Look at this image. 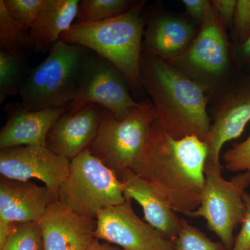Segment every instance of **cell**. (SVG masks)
<instances>
[{
	"instance_id": "1",
	"label": "cell",
	"mask_w": 250,
	"mask_h": 250,
	"mask_svg": "<svg viewBox=\"0 0 250 250\" xmlns=\"http://www.w3.org/2000/svg\"><path fill=\"white\" fill-rule=\"evenodd\" d=\"M208 146L197 136L176 139L159 121L130 170L146 180L174 211L189 216L200 207Z\"/></svg>"
},
{
	"instance_id": "2",
	"label": "cell",
	"mask_w": 250,
	"mask_h": 250,
	"mask_svg": "<svg viewBox=\"0 0 250 250\" xmlns=\"http://www.w3.org/2000/svg\"><path fill=\"white\" fill-rule=\"evenodd\" d=\"M141 80L167 134L176 139L195 136L206 142L212 123L207 112L208 85L164 59L144 54Z\"/></svg>"
},
{
	"instance_id": "3",
	"label": "cell",
	"mask_w": 250,
	"mask_h": 250,
	"mask_svg": "<svg viewBox=\"0 0 250 250\" xmlns=\"http://www.w3.org/2000/svg\"><path fill=\"white\" fill-rule=\"evenodd\" d=\"M146 2L136 3L127 12L103 22L74 23L60 40L90 49L111 62L130 86L141 88L143 38L147 21L143 13Z\"/></svg>"
},
{
	"instance_id": "4",
	"label": "cell",
	"mask_w": 250,
	"mask_h": 250,
	"mask_svg": "<svg viewBox=\"0 0 250 250\" xmlns=\"http://www.w3.org/2000/svg\"><path fill=\"white\" fill-rule=\"evenodd\" d=\"M94 54L83 46L57 41L24 81L19 93L22 106L31 111L70 106Z\"/></svg>"
},
{
	"instance_id": "5",
	"label": "cell",
	"mask_w": 250,
	"mask_h": 250,
	"mask_svg": "<svg viewBox=\"0 0 250 250\" xmlns=\"http://www.w3.org/2000/svg\"><path fill=\"white\" fill-rule=\"evenodd\" d=\"M57 198L79 214L93 219L100 210L126 202L121 179L89 149L70 160Z\"/></svg>"
},
{
	"instance_id": "6",
	"label": "cell",
	"mask_w": 250,
	"mask_h": 250,
	"mask_svg": "<svg viewBox=\"0 0 250 250\" xmlns=\"http://www.w3.org/2000/svg\"><path fill=\"white\" fill-rule=\"evenodd\" d=\"M156 120L157 113L153 104L140 103L121 120L101 108L100 129L90 146V152L119 177L139 159Z\"/></svg>"
},
{
	"instance_id": "7",
	"label": "cell",
	"mask_w": 250,
	"mask_h": 250,
	"mask_svg": "<svg viewBox=\"0 0 250 250\" xmlns=\"http://www.w3.org/2000/svg\"><path fill=\"white\" fill-rule=\"evenodd\" d=\"M223 166L206 164L205 183L200 207L189 217L203 218L208 229L220 238L226 250L234 244L235 229L246 213V190L223 177Z\"/></svg>"
},
{
	"instance_id": "8",
	"label": "cell",
	"mask_w": 250,
	"mask_h": 250,
	"mask_svg": "<svg viewBox=\"0 0 250 250\" xmlns=\"http://www.w3.org/2000/svg\"><path fill=\"white\" fill-rule=\"evenodd\" d=\"M127 84L123 74L111 62L95 53L68 109L95 104L107 109L117 119H123L140 104L131 98Z\"/></svg>"
},
{
	"instance_id": "9",
	"label": "cell",
	"mask_w": 250,
	"mask_h": 250,
	"mask_svg": "<svg viewBox=\"0 0 250 250\" xmlns=\"http://www.w3.org/2000/svg\"><path fill=\"white\" fill-rule=\"evenodd\" d=\"M187 52L171 64L200 78L218 80L226 74L230 65L226 28L211 4Z\"/></svg>"
},
{
	"instance_id": "10",
	"label": "cell",
	"mask_w": 250,
	"mask_h": 250,
	"mask_svg": "<svg viewBox=\"0 0 250 250\" xmlns=\"http://www.w3.org/2000/svg\"><path fill=\"white\" fill-rule=\"evenodd\" d=\"M131 202L99 212L95 238L124 250H175L173 243L135 213Z\"/></svg>"
},
{
	"instance_id": "11",
	"label": "cell",
	"mask_w": 250,
	"mask_h": 250,
	"mask_svg": "<svg viewBox=\"0 0 250 250\" xmlns=\"http://www.w3.org/2000/svg\"><path fill=\"white\" fill-rule=\"evenodd\" d=\"M70 164L46 146H18L0 152L1 177L22 182L39 179L57 195L68 175Z\"/></svg>"
},
{
	"instance_id": "12",
	"label": "cell",
	"mask_w": 250,
	"mask_h": 250,
	"mask_svg": "<svg viewBox=\"0 0 250 250\" xmlns=\"http://www.w3.org/2000/svg\"><path fill=\"white\" fill-rule=\"evenodd\" d=\"M212 121L206 141L208 151L207 164L220 166L224 145L239 138L250 121V77L220 99Z\"/></svg>"
},
{
	"instance_id": "13",
	"label": "cell",
	"mask_w": 250,
	"mask_h": 250,
	"mask_svg": "<svg viewBox=\"0 0 250 250\" xmlns=\"http://www.w3.org/2000/svg\"><path fill=\"white\" fill-rule=\"evenodd\" d=\"M38 224L44 250H86L95 238L96 219L79 214L58 199Z\"/></svg>"
},
{
	"instance_id": "14",
	"label": "cell",
	"mask_w": 250,
	"mask_h": 250,
	"mask_svg": "<svg viewBox=\"0 0 250 250\" xmlns=\"http://www.w3.org/2000/svg\"><path fill=\"white\" fill-rule=\"evenodd\" d=\"M101 122V107L88 104L68 109L52 125L46 147L69 160L89 149L98 135Z\"/></svg>"
},
{
	"instance_id": "15",
	"label": "cell",
	"mask_w": 250,
	"mask_h": 250,
	"mask_svg": "<svg viewBox=\"0 0 250 250\" xmlns=\"http://www.w3.org/2000/svg\"><path fill=\"white\" fill-rule=\"evenodd\" d=\"M67 107L31 111L21 103L5 105L7 121L0 131V149L18 146H46L47 134Z\"/></svg>"
},
{
	"instance_id": "16",
	"label": "cell",
	"mask_w": 250,
	"mask_h": 250,
	"mask_svg": "<svg viewBox=\"0 0 250 250\" xmlns=\"http://www.w3.org/2000/svg\"><path fill=\"white\" fill-rule=\"evenodd\" d=\"M57 195L34 182L0 179V219L16 223H38Z\"/></svg>"
},
{
	"instance_id": "17",
	"label": "cell",
	"mask_w": 250,
	"mask_h": 250,
	"mask_svg": "<svg viewBox=\"0 0 250 250\" xmlns=\"http://www.w3.org/2000/svg\"><path fill=\"white\" fill-rule=\"evenodd\" d=\"M146 26L143 54L159 57L170 63L187 52L196 36L191 23L176 16L152 17L147 20Z\"/></svg>"
},
{
	"instance_id": "18",
	"label": "cell",
	"mask_w": 250,
	"mask_h": 250,
	"mask_svg": "<svg viewBox=\"0 0 250 250\" xmlns=\"http://www.w3.org/2000/svg\"><path fill=\"white\" fill-rule=\"evenodd\" d=\"M119 178L126 200L137 202L142 208L145 221L174 243L181 229L182 218L146 180L132 170H125Z\"/></svg>"
},
{
	"instance_id": "19",
	"label": "cell",
	"mask_w": 250,
	"mask_h": 250,
	"mask_svg": "<svg viewBox=\"0 0 250 250\" xmlns=\"http://www.w3.org/2000/svg\"><path fill=\"white\" fill-rule=\"evenodd\" d=\"M79 0H47L45 7L30 29L34 51L44 53L75 21Z\"/></svg>"
},
{
	"instance_id": "20",
	"label": "cell",
	"mask_w": 250,
	"mask_h": 250,
	"mask_svg": "<svg viewBox=\"0 0 250 250\" xmlns=\"http://www.w3.org/2000/svg\"><path fill=\"white\" fill-rule=\"evenodd\" d=\"M0 45L22 60L24 54L34 50L30 30L10 16L3 0H0Z\"/></svg>"
},
{
	"instance_id": "21",
	"label": "cell",
	"mask_w": 250,
	"mask_h": 250,
	"mask_svg": "<svg viewBox=\"0 0 250 250\" xmlns=\"http://www.w3.org/2000/svg\"><path fill=\"white\" fill-rule=\"evenodd\" d=\"M136 1L128 0H82L75 24L103 22L127 12Z\"/></svg>"
},
{
	"instance_id": "22",
	"label": "cell",
	"mask_w": 250,
	"mask_h": 250,
	"mask_svg": "<svg viewBox=\"0 0 250 250\" xmlns=\"http://www.w3.org/2000/svg\"><path fill=\"white\" fill-rule=\"evenodd\" d=\"M27 77L24 60L0 49V104L11 95H19Z\"/></svg>"
},
{
	"instance_id": "23",
	"label": "cell",
	"mask_w": 250,
	"mask_h": 250,
	"mask_svg": "<svg viewBox=\"0 0 250 250\" xmlns=\"http://www.w3.org/2000/svg\"><path fill=\"white\" fill-rule=\"evenodd\" d=\"M224 167L230 172H241L230 180L246 189L250 186V136L235 143L223 154Z\"/></svg>"
},
{
	"instance_id": "24",
	"label": "cell",
	"mask_w": 250,
	"mask_h": 250,
	"mask_svg": "<svg viewBox=\"0 0 250 250\" xmlns=\"http://www.w3.org/2000/svg\"><path fill=\"white\" fill-rule=\"evenodd\" d=\"M174 245L175 250H226L221 242L211 241L184 218H182L181 229Z\"/></svg>"
},
{
	"instance_id": "25",
	"label": "cell",
	"mask_w": 250,
	"mask_h": 250,
	"mask_svg": "<svg viewBox=\"0 0 250 250\" xmlns=\"http://www.w3.org/2000/svg\"><path fill=\"white\" fill-rule=\"evenodd\" d=\"M0 250H44L39 224L18 223L16 229Z\"/></svg>"
},
{
	"instance_id": "26",
	"label": "cell",
	"mask_w": 250,
	"mask_h": 250,
	"mask_svg": "<svg viewBox=\"0 0 250 250\" xmlns=\"http://www.w3.org/2000/svg\"><path fill=\"white\" fill-rule=\"evenodd\" d=\"M47 0H3L10 16L30 30L45 7Z\"/></svg>"
},
{
	"instance_id": "27",
	"label": "cell",
	"mask_w": 250,
	"mask_h": 250,
	"mask_svg": "<svg viewBox=\"0 0 250 250\" xmlns=\"http://www.w3.org/2000/svg\"><path fill=\"white\" fill-rule=\"evenodd\" d=\"M233 28L236 39L243 43L250 36V0H237Z\"/></svg>"
},
{
	"instance_id": "28",
	"label": "cell",
	"mask_w": 250,
	"mask_h": 250,
	"mask_svg": "<svg viewBox=\"0 0 250 250\" xmlns=\"http://www.w3.org/2000/svg\"><path fill=\"white\" fill-rule=\"evenodd\" d=\"M243 196L246 205V215L231 250H250V194L245 191Z\"/></svg>"
},
{
	"instance_id": "29",
	"label": "cell",
	"mask_w": 250,
	"mask_h": 250,
	"mask_svg": "<svg viewBox=\"0 0 250 250\" xmlns=\"http://www.w3.org/2000/svg\"><path fill=\"white\" fill-rule=\"evenodd\" d=\"M236 0H213L210 4L225 28L233 27Z\"/></svg>"
},
{
	"instance_id": "30",
	"label": "cell",
	"mask_w": 250,
	"mask_h": 250,
	"mask_svg": "<svg viewBox=\"0 0 250 250\" xmlns=\"http://www.w3.org/2000/svg\"><path fill=\"white\" fill-rule=\"evenodd\" d=\"M186 11L194 19L203 22L210 1L208 0H182Z\"/></svg>"
},
{
	"instance_id": "31",
	"label": "cell",
	"mask_w": 250,
	"mask_h": 250,
	"mask_svg": "<svg viewBox=\"0 0 250 250\" xmlns=\"http://www.w3.org/2000/svg\"><path fill=\"white\" fill-rule=\"evenodd\" d=\"M17 224L0 219V249L6 244L10 236L16 229Z\"/></svg>"
},
{
	"instance_id": "32",
	"label": "cell",
	"mask_w": 250,
	"mask_h": 250,
	"mask_svg": "<svg viewBox=\"0 0 250 250\" xmlns=\"http://www.w3.org/2000/svg\"><path fill=\"white\" fill-rule=\"evenodd\" d=\"M86 250H124L118 246H113L106 242L100 241V240L95 238Z\"/></svg>"
},
{
	"instance_id": "33",
	"label": "cell",
	"mask_w": 250,
	"mask_h": 250,
	"mask_svg": "<svg viewBox=\"0 0 250 250\" xmlns=\"http://www.w3.org/2000/svg\"><path fill=\"white\" fill-rule=\"evenodd\" d=\"M241 54L243 60L250 62V36L241 44Z\"/></svg>"
}]
</instances>
